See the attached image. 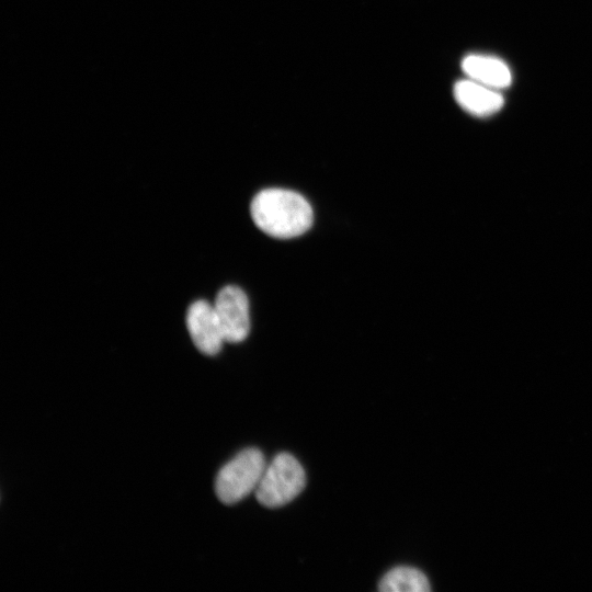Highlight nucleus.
I'll return each instance as SVG.
<instances>
[{
	"mask_svg": "<svg viewBox=\"0 0 592 592\" xmlns=\"http://www.w3.org/2000/svg\"><path fill=\"white\" fill-rule=\"evenodd\" d=\"M250 212L258 228L280 239L303 235L314 219L311 206L300 194L277 187L259 192L251 202Z\"/></svg>",
	"mask_w": 592,
	"mask_h": 592,
	"instance_id": "f257e3e1",
	"label": "nucleus"
},
{
	"mask_svg": "<svg viewBox=\"0 0 592 592\" xmlns=\"http://www.w3.org/2000/svg\"><path fill=\"white\" fill-rule=\"evenodd\" d=\"M186 327L195 346L206 355L217 354L225 342L213 304L196 300L187 309Z\"/></svg>",
	"mask_w": 592,
	"mask_h": 592,
	"instance_id": "39448f33",
	"label": "nucleus"
},
{
	"mask_svg": "<svg viewBox=\"0 0 592 592\" xmlns=\"http://www.w3.org/2000/svg\"><path fill=\"white\" fill-rule=\"evenodd\" d=\"M266 467L263 454L247 448L229 460L218 473L215 491L225 504H234L255 491Z\"/></svg>",
	"mask_w": 592,
	"mask_h": 592,
	"instance_id": "f03ea898",
	"label": "nucleus"
},
{
	"mask_svg": "<svg viewBox=\"0 0 592 592\" xmlns=\"http://www.w3.org/2000/svg\"><path fill=\"white\" fill-rule=\"evenodd\" d=\"M457 103L476 116H489L501 110L504 100L497 89L471 79L459 80L454 86Z\"/></svg>",
	"mask_w": 592,
	"mask_h": 592,
	"instance_id": "423d86ee",
	"label": "nucleus"
},
{
	"mask_svg": "<svg viewBox=\"0 0 592 592\" xmlns=\"http://www.w3.org/2000/svg\"><path fill=\"white\" fill-rule=\"evenodd\" d=\"M378 589L383 592H428L431 587L420 570L411 567H397L383 577Z\"/></svg>",
	"mask_w": 592,
	"mask_h": 592,
	"instance_id": "6e6552de",
	"label": "nucleus"
},
{
	"mask_svg": "<svg viewBox=\"0 0 592 592\" xmlns=\"http://www.w3.org/2000/svg\"><path fill=\"white\" fill-rule=\"evenodd\" d=\"M462 69L479 83L493 89L511 84L512 75L508 65L499 58L485 55H468L462 61Z\"/></svg>",
	"mask_w": 592,
	"mask_h": 592,
	"instance_id": "0eeeda50",
	"label": "nucleus"
},
{
	"mask_svg": "<svg viewBox=\"0 0 592 592\" xmlns=\"http://www.w3.org/2000/svg\"><path fill=\"white\" fill-rule=\"evenodd\" d=\"M305 487V471L299 462L281 453L266 465L255 490L258 501L267 508H278L296 498Z\"/></svg>",
	"mask_w": 592,
	"mask_h": 592,
	"instance_id": "7ed1b4c3",
	"label": "nucleus"
},
{
	"mask_svg": "<svg viewBox=\"0 0 592 592\" xmlns=\"http://www.w3.org/2000/svg\"><path fill=\"white\" fill-rule=\"evenodd\" d=\"M213 305L225 342L243 341L250 330L249 301L244 292L237 286H225Z\"/></svg>",
	"mask_w": 592,
	"mask_h": 592,
	"instance_id": "20e7f679",
	"label": "nucleus"
}]
</instances>
